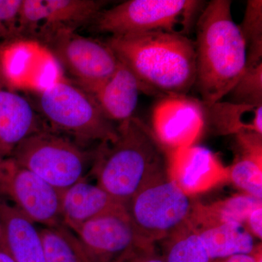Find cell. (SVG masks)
<instances>
[{"label":"cell","instance_id":"7a4b0ae2","mask_svg":"<svg viewBox=\"0 0 262 262\" xmlns=\"http://www.w3.org/2000/svg\"><path fill=\"white\" fill-rule=\"evenodd\" d=\"M105 42L151 96L187 95L194 87L195 48L188 36L160 31L110 36Z\"/></svg>","mask_w":262,"mask_h":262},{"label":"cell","instance_id":"f1b7e54d","mask_svg":"<svg viewBox=\"0 0 262 262\" xmlns=\"http://www.w3.org/2000/svg\"><path fill=\"white\" fill-rule=\"evenodd\" d=\"M256 250H257V248H256V251L253 254L235 255V256L220 258V259L214 260V261H211V262H257Z\"/></svg>","mask_w":262,"mask_h":262},{"label":"cell","instance_id":"e0dca14e","mask_svg":"<svg viewBox=\"0 0 262 262\" xmlns=\"http://www.w3.org/2000/svg\"><path fill=\"white\" fill-rule=\"evenodd\" d=\"M0 222L4 229L5 247L15 262H46L42 239L36 224L2 199Z\"/></svg>","mask_w":262,"mask_h":262},{"label":"cell","instance_id":"f546056e","mask_svg":"<svg viewBox=\"0 0 262 262\" xmlns=\"http://www.w3.org/2000/svg\"><path fill=\"white\" fill-rule=\"evenodd\" d=\"M0 262H15L5 248H0Z\"/></svg>","mask_w":262,"mask_h":262},{"label":"cell","instance_id":"44dd1931","mask_svg":"<svg viewBox=\"0 0 262 262\" xmlns=\"http://www.w3.org/2000/svg\"><path fill=\"white\" fill-rule=\"evenodd\" d=\"M46 262H88L75 234L64 225L39 229Z\"/></svg>","mask_w":262,"mask_h":262},{"label":"cell","instance_id":"603a6c76","mask_svg":"<svg viewBox=\"0 0 262 262\" xmlns=\"http://www.w3.org/2000/svg\"><path fill=\"white\" fill-rule=\"evenodd\" d=\"M165 262H211L203 241L189 225L170 238L165 239Z\"/></svg>","mask_w":262,"mask_h":262},{"label":"cell","instance_id":"277c9868","mask_svg":"<svg viewBox=\"0 0 262 262\" xmlns=\"http://www.w3.org/2000/svg\"><path fill=\"white\" fill-rule=\"evenodd\" d=\"M96 149L47 127L26 138L10 157L61 193L85 178Z\"/></svg>","mask_w":262,"mask_h":262},{"label":"cell","instance_id":"30bf717a","mask_svg":"<svg viewBox=\"0 0 262 262\" xmlns=\"http://www.w3.org/2000/svg\"><path fill=\"white\" fill-rule=\"evenodd\" d=\"M88 262H127L146 244L138 234L125 206L92 219L72 231Z\"/></svg>","mask_w":262,"mask_h":262},{"label":"cell","instance_id":"d6986e66","mask_svg":"<svg viewBox=\"0 0 262 262\" xmlns=\"http://www.w3.org/2000/svg\"><path fill=\"white\" fill-rule=\"evenodd\" d=\"M192 229L201 237L211 261L235 255L253 254L257 248L254 237L241 224H217Z\"/></svg>","mask_w":262,"mask_h":262},{"label":"cell","instance_id":"8fae6325","mask_svg":"<svg viewBox=\"0 0 262 262\" xmlns=\"http://www.w3.org/2000/svg\"><path fill=\"white\" fill-rule=\"evenodd\" d=\"M151 130L167 150L195 145L206 131V108L189 95L160 98L151 113Z\"/></svg>","mask_w":262,"mask_h":262},{"label":"cell","instance_id":"4316f807","mask_svg":"<svg viewBox=\"0 0 262 262\" xmlns=\"http://www.w3.org/2000/svg\"><path fill=\"white\" fill-rule=\"evenodd\" d=\"M245 225L253 237L262 238V206L255 208L250 215Z\"/></svg>","mask_w":262,"mask_h":262},{"label":"cell","instance_id":"ba28073f","mask_svg":"<svg viewBox=\"0 0 262 262\" xmlns=\"http://www.w3.org/2000/svg\"><path fill=\"white\" fill-rule=\"evenodd\" d=\"M76 85L93 94L115 73L119 61L106 42L73 31H58L41 38Z\"/></svg>","mask_w":262,"mask_h":262},{"label":"cell","instance_id":"ffe728a7","mask_svg":"<svg viewBox=\"0 0 262 262\" xmlns=\"http://www.w3.org/2000/svg\"><path fill=\"white\" fill-rule=\"evenodd\" d=\"M261 206L262 200L245 193L231 196L211 206L195 205L189 225L192 229L222 223L245 225L250 213L255 208Z\"/></svg>","mask_w":262,"mask_h":262},{"label":"cell","instance_id":"5bb4252c","mask_svg":"<svg viewBox=\"0 0 262 262\" xmlns=\"http://www.w3.org/2000/svg\"><path fill=\"white\" fill-rule=\"evenodd\" d=\"M46 127L27 99L0 82V158H9L26 138Z\"/></svg>","mask_w":262,"mask_h":262},{"label":"cell","instance_id":"ac0fdd59","mask_svg":"<svg viewBox=\"0 0 262 262\" xmlns=\"http://www.w3.org/2000/svg\"><path fill=\"white\" fill-rule=\"evenodd\" d=\"M261 135L246 130L236 134L239 153L227 168V178L245 194L262 200Z\"/></svg>","mask_w":262,"mask_h":262},{"label":"cell","instance_id":"1f68e13d","mask_svg":"<svg viewBox=\"0 0 262 262\" xmlns=\"http://www.w3.org/2000/svg\"><path fill=\"white\" fill-rule=\"evenodd\" d=\"M0 248H5L6 249V247H5L4 229H3L1 222H0Z\"/></svg>","mask_w":262,"mask_h":262},{"label":"cell","instance_id":"83f0119b","mask_svg":"<svg viewBox=\"0 0 262 262\" xmlns=\"http://www.w3.org/2000/svg\"><path fill=\"white\" fill-rule=\"evenodd\" d=\"M127 262H165L163 256L155 251V246L139 250Z\"/></svg>","mask_w":262,"mask_h":262},{"label":"cell","instance_id":"7402d4cb","mask_svg":"<svg viewBox=\"0 0 262 262\" xmlns=\"http://www.w3.org/2000/svg\"><path fill=\"white\" fill-rule=\"evenodd\" d=\"M256 108L232 102L205 103L206 131L215 135H236L246 130H252L244 120L246 114L253 113Z\"/></svg>","mask_w":262,"mask_h":262},{"label":"cell","instance_id":"9c48e42d","mask_svg":"<svg viewBox=\"0 0 262 262\" xmlns=\"http://www.w3.org/2000/svg\"><path fill=\"white\" fill-rule=\"evenodd\" d=\"M0 199L8 202L34 224L63 225L61 193L13 158H0Z\"/></svg>","mask_w":262,"mask_h":262},{"label":"cell","instance_id":"5b68a950","mask_svg":"<svg viewBox=\"0 0 262 262\" xmlns=\"http://www.w3.org/2000/svg\"><path fill=\"white\" fill-rule=\"evenodd\" d=\"M206 5L196 0H128L103 9L92 26L111 37L160 31L187 36Z\"/></svg>","mask_w":262,"mask_h":262},{"label":"cell","instance_id":"52a82bcc","mask_svg":"<svg viewBox=\"0 0 262 262\" xmlns=\"http://www.w3.org/2000/svg\"><path fill=\"white\" fill-rule=\"evenodd\" d=\"M194 206L191 196L168 178L141 189L125 208L141 238L155 245L188 227Z\"/></svg>","mask_w":262,"mask_h":262},{"label":"cell","instance_id":"4fadbf2b","mask_svg":"<svg viewBox=\"0 0 262 262\" xmlns=\"http://www.w3.org/2000/svg\"><path fill=\"white\" fill-rule=\"evenodd\" d=\"M170 178L189 195L203 192L227 178V168L204 146L167 150Z\"/></svg>","mask_w":262,"mask_h":262},{"label":"cell","instance_id":"9a60e30c","mask_svg":"<svg viewBox=\"0 0 262 262\" xmlns=\"http://www.w3.org/2000/svg\"><path fill=\"white\" fill-rule=\"evenodd\" d=\"M140 94L151 96L132 71L119 61L113 76L91 95L108 120L120 123L134 117Z\"/></svg>","mask_w":262,"mask_h":262},{"label":"cell","instance_id":"d4e9b609","mask_svg":"<svg viewBox=\"0 0 262 262\" xmlns=\"http://www.w3.org/2000/svg\"><path fill=\"white\" fill-rule=\"evenodd\" d=\"M227 96L231 97L229 102L253 107L262 106V63L246 68Z\"/></svg>","mask_w":262,"mask_h":262},{"label":"cell","instance_id":"3957f363","mask_svg":"<svg viewBox=\"0 0 262 262\" xmlns=\"http://www.w3.org/2000/svg\"><path fill=\"white\" fill-rule=\"evenodd\" d=\"M231 6L229 0H211L195 26L194 86L208 104L227 96L247 66L246 44Z\"/></svg>","mask_w":262,"mask_h":262},{"label":"cell","instance_id":"484cf974","mask_svg":"<svg viewBox=\"0 0 262 262\" xmlns=\"http://www.w3.org/2000/svg\"><path fill=\"white\" fill-rule=\"evenodd\" d=\"M23 0H0V24L11 39L19 37L18 23Z\"/></svg>","mask_w":262,"mask_h":262},{"label":"cell","instance_id":"4dcf8cb0","mask_svg":"<svg viewBox=\"0 0 262 262\" xmlns=\"http://www.w3.org/2000/svg\"><path fill=\"white\" fill-rule=\"evenodd\" d=\"M8 39H12L7 29L0 24V43Z\"/></svg>","mask_w":262,"mask_h":262},{"label":"cell","instance_id":"8992f818","mask_svg":"<svg viewBox=\"0 0 262 262\" xmlns=\"http://www.w3.org/2000/svg\"><path fill=\"white\" fill-rule=\"evenodd\" d=\"M39 108L51 130L86 143L112 142L117 126L105 116L92 95L76 84L58 82L39 96Z\"/></svg>","mask_w":262,"mask_h":262},{"label":"cell","instance_id":"7c38bea8","mask_svg":"<svg viewBox=\"0 0 262 262\" xmlns=\"http://www.w3.org/2000/svg\"><path fill=\"white\" fill-rule=\"evenodd\" d=\"M108 1L104 0H23L18 23L24 33L42 38L58 31H73L92 24Z\"/></svg>","mask_w":262,"mask_h":262},{"label":"cell","instance_id":"6da1fadb","mask_svg":"<svg viewBox=\"0 0 262 262\" xmlns=\"http://www.w3.org/2000/svg\"><path fill=\"white\" fill-rule=\"evenodd\" d=\"M89 173L125 206L141 189L170 178L168 151L151 127L133 117L117 125L115 141L98 144Z\"/></svg>","mask_w":262,"mask_h":262},{"label":"cell","instance_id":"cb8c5ba5","mask_svg":"<svg viewBox=\"0 0 262 262\" xmlns=\"http://www.w3.org/2000/svg\"><path fill=\"white\" fill-rule=\"evenodd\" d=\"M239 29L247 52V66L254 67L262 63V1L248 0Z\"/></svg>","mask_w":262,"mask_h":262},{"label":"cell","instance_id":"2e32d148","mask_svg":"<svg viewBox=\"0 0 262 262\" xmlns=\"http://www.w3.org/2000/svg\"><path fill=\"white\" fill-rule=\"evenodd\" d=\"M120 206L123 205L86 178L61 193L62 222L71 231Z\"/></svg>","mask_w":262,"mask_h":262}]
</instances>
